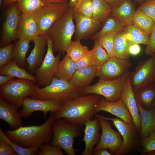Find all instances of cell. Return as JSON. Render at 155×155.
Masks as SVG:
<instances>
[{
  "label": "cell",
  "instance_id": "obj_15",
  "mask_svg": "<svg viewBox=\"0 0 155 155\" xmlns=\"http://www.w3.org/2000/svg\"><path fill=\"white\" fill-rule=\"evenodd\" d=\"M21 13L16 3L8 7L2 25L1 47L7 45L17 39V31Z\"/></svg>",
  "mask_w": 155,
  "mask_h": 155
},
{
  "label": "cell",
  "instance_id": "obj_25",
  "mask_svg": "<svg viewBox=\"0 0 155 155\" xmlns=\"http://www.w3.org/2000/svg\"><path fill=\"white\" fill-rule=\"evenodd\" d=\"M137 101L144 109L149 110L155 108V83L145 86L134 91Z\"/></svg>",
  "mask_w": 155,
  "mask_h": 155
},
{
  "label": "cell",
  "instance_id": "obj_12",
  "mask_svg": "<svg viewBox=\"0 0 155 155\" xmlns=\"http://www.w3.org/2000/svg\"><path fill=\"white\" fill-rule=\"evenodd\" d=\"M95 116L98 118L102 133L100 140L93 150L100 148L107 149L109 150L112 155H116L123 142L121 134L119 131H115L112 128L108 120L101 117L98 115L96 114Z\"/></svg>",
  "mask_w": 155,
  "mask_h": 155
},
{
  "label": "cell",
  "instance_id": "obj_26",
  "mask_svg": "<svg viewBox=\"0 0 155 155\" xmlns=\"http://www.w3.org/2000/svg\"><path fill=\"white\" fill-rule=\"evenodd\" d=\"M132 44L129 33L124 30L118 32L114 41L115 57L122 59L129 58L130 56L129 48Z\"/></svg>",
  "mask_w": 155,
  "mask_h": 155
},
{
  "label": "cell",
  "instance_id": "obj_20",
  "mask_svg": "<svg viewBox=\"0 0 155 155\" xmlns=\"http://www.w3.org/2000/svg\"><path fill=\"white\" fill-rule=\"evenodd\" d=\"M94 110L97 113L100 111L110 113L119 117L127 123L133 122L132 117L120 99L115 102H109L102 97L95 105Z\"/></svg>",
  "mask_w": 155,
  "mask_h": 155
},
{
  "label": "cell",
  "instance_id": "obj_53",
  "mask_svg": "<svg viewBox=\"0 0 155 155\" xmlns=\"http://www.w3.org/2000/svg\"><path fill=\"white\" fill-rule=\"evenodd\" d=\"M68 0H44L46 3H69V1H68Z\"/></svg>",
  "mask_w": 155,
  "mask_h": 155
},
{
  "label": "cell",
  "instance_id": "obj_44",
  "mask_svg": "<svg viewBox=\"0 0 155 155\" xmlns=\"http://www.w3.org/2000/svg\"><path fill=\"white\" fill-rule=\"evenodd\" d=\"M138 8L155 22V0H146Z\"/></svg>",
  "mask_w": 155,
  "mask_h": 155
},
{
  "label": "cell",
  "instance_id": "obj_9",
  "mask_svg": "<svg viewBox=\"0 0 155 155\" xmlns=\"http://www.w3.org/2000/svg\"><path fill=\"white\" fill-rule=\"evenodd\" d=\"M46 38L47 50L44 59L34 72L39 87H44L51 84L57 71L61 54L59 53L57 56L54 55L52 41L47 35Z\"/></svg>",
  "mask_w": 155,
  "mask_h": 155
},
{
  "label": "cell",
  "instance_id": "obj_58",
  "mask_svg": "<svg viewBox=\"0 0 155 155\" xmlns=\"http://www.w3.org/2000/svg\"><path fill=\"white\" fill-rule=\"evenodd\" d=\"M154 131L155 132V126L154 130Z\"/></svg>",
  "mask_w": 155,
  "mask_h": 155
},
{
  "label": "cell",
  "instance_id": "obj_19",
  "mask_svg": "<svg viewBox=\"0 0 155 155\" xmlns=\"http://www.w3.org/2000/svg\"><path fill=\"white\" fill-rule=\"evenodd\" d=\"M40 35L38 25L32 14L21 13L17 31V38L33 41Z\"/></svg>",
  "mask_w": 155,
  "mask_h": 155
},
{
  "label": "cell",
  "instance_id": "obj_40",
  "mask_svg": "<svg viewBox=\"0 0 155 155\" xmlns=\"http://www.w3.org/2000/svg\"><path fill=\"white\" fill-rule=\"evenodd\" d=\"M71 8L73 12L78 13L87 17H92V0H78L76 4Z\"/></svg>",
  "mask_w": 155,
  "mask_h": 155
},
{
  "label": "cell",
  "instance_id": "obj_14",
  "mask_svg": "<svg viewBox=\"0 0 155 155\" xmlns=\"http://www.w3.org/2000/svg\"><path fill=\"white\" fill-rule=\"evenodd\" d=\"M61 103L54 100H43L27 97L24 100L21 108L19 111L22 117L27 118L35 111H41L45 117L50 112L51 114L55 113L63 107Z\"/></svg>",
  "mask_w": 155,
  "mask_h": 155
},
{
  "label": "cell",
  "instance_id": "obj_45",
  "mask_svg": "<svg viewBox=\"0 0 155 155\" xmlns=\"http://www.w3.org/2000/svg\"><path fill=\"white\" fill-rule=\"evenodd\" d=\"M75 62L77 69L94 65L92 49L89 50Z\"/></svg>",
  "mask_w": 155,
  "mask_h": 155
},
{
  "label": "cell",
  "instance_id": "obj_41",
  "mask_svg": "<svg viewBox=\"0 0 155 155\" xmlns=\"http://www.w3.org/2000/svg\"><path fill=\"white\" fill-rule=\"evenodd\" d=\"M14 44L12 43L0 48V68L13 59Z\"/></svg>",
  "mask_w": 155,
  "mask_h": 155
},
{
  "label": "cell",
  "instance_id": "obj_52",
  "mask_svg": "<svg viewBox=\"0 0 155 155\" xmlns=\"http://www.w3.org/2000/svg\"><path fill=\"white\" fill-rule=\"evenodd\" d=\"M19 0H3L2 5L4 7H8Z\"/></svg>",
  "mask_w": 155,
  "mask_h": 155
},
{
  "label": "cell",
  "instance_id": "obj_3",
  "mask_svg": "<svg viewBox=\"0 0 155 155\" xmlns=\"http://www.w3.org/2000/svg\"><path fill=\"white\" fill-rule=\"evenodd\" d=\"M83 96L80 88L69 81L54 76L48 86L41 88L38 86L30 96L35 99L55 100L63 105Z\"/></svg>",
  "mask_w": 155,
  "mask_h": 155
},
{
  "label": "cell",
  "instance_id": "obj_5",
  "mask_svg": "<svg viewBox=\"0 0 155 155\" xmlns=\"http://www.w3.org/2000/svg\"><path fill=\"white\" fill-rule=\"evenodd\" d=\"M81 127L69 123L64 118L56 119L52 125L53 136L51 144L59 147L68 155H75L74 139L81 134Z\"/></svg>",
  "mask_w": 155,
  "mask_h": 155
},
{
  "label": "cell",
  "instance_id": "obj_16",
  "mask_svg": "<svg viewBox=\"0 0 155 155\" xmlns=\"http://www.w3.org/2000/svg\"><path fill=\"white\" fill-rule=\"evenodd\" d=\"M73 13L75 22L74 32L75 40H81L90 38L97 32L101 21L92 17H87L78 13Z\"/></svg>",
  "mask_w": 155,
  "mask_h": 155
},
{
  "label": "cell",
  "instance_id": "obj_7",
  "mask_svg": "<svg viewBox=\"0 0 155 155\" xmlns=\"http://www.w3.org/2000/svg\"><path fill=\"white\" fill-rule=\"evenodd\" d=\"M130 71L118 78L111 80L99 79L98 82L92 86L80 89L83 95L95 94L103 96L109 102L117 101L121 95Z\"/></svg>",
  "mask_w": 155,
  "mask_h": 155
},
{
  "label": "cell",
  "instance_id": "obj_47",
  "mask_svg": "<svg viewBox=\"0 0 155 155\" xmlns=\"http://www.w3.org/2000/svg\"><path fill=\"white\" fill-rule=\"evenodd\" d=\"M13 148L6 141L0 138V155H17Z\"/></svg>",
  "mask_w": 155,
  "mask_h": 155
},
{
  "label": "cell",
  "instance_id": "obj_24",
  "mask_svg": "<svg viewBox=\"0 0 155 155\" xmlns=\"http://www.w3.org/2000/svg\"><path fill=\"white\" fill-rule=\"evenodd\" d=\"M135 11L132 0H124L118 6L112 9L111 15L128 26L133 24Z\"/></svg>",
  "mask_w": 155,
  "mask_h": 155
},
{
  "label": "cell",
  "instance_id": "obj_37",
  "mask_svg": "<svg viewBox=\"0 0 155 155\" xmlns=\"http://www.w3.org/2000/svg\"><path fill=\"white\" fill-rule=\"evenodd\" d=\"M21 13H31L46 3L44 0H19L16 2Z\"/></svg>",
  "mask_w": 155,
  "mask_h": 155
},
{
  "label": "cell",
  "instance_id": "obj_46",
  "mask_svg": "<svg viewBox=\"0 0 155 155\" xmlns=\"http://www.w3.org/2000/svg\"><path fill=\"white\" fill-rule=\"evenodd\" d=\"M144 52L146 55L150 56H152L155 53V24Z\"/></svg>",
  "mask_w": 155,
  "mask_h": 155
},
{
  "label": "cell",
  "instance_id": "obj_28",
  "mask_svg": "<svg viewBox=\"0 0 155 155\" xmlns=\"http://www.w3.org/2000/svg\"><path fill=\"white\" fill-rule=\"evenodd\" d=\"M0 75L30 80L36 83L37 82L35 76L32 75L25 69L19 66L13 59L0 68Z\"/></svg>",
  "mask_w": 155,
  "mask_h": 155
},
{
  "label": "cell",
  "instance_id": "obj_54",
  "mask_svg": "<svg viewBox=\"0 0 155 155\" xmlns=\"http://www.w3.org/2000/svg\"><path fill=\"white\" fill-rule=\"evenodd\" d=\"M78 0H69V3L71 8L73 7L77 3Z\"/></svg>",
  "mask_w": 155,
  "mask_h": 155
},
{
  "label": "cell",
  "instance_id": "obj_21",
  "mask_svg": "<svg viewBox=\"0 0 155 155\" xmlns=\"http://www.w3.org/2000/svg\"><path fill=\"white\" fill-rule=\"evenodd\" d=\"M33 41L34 47L26 58L27 69L29 73L31 74L34 73L44 59L45 49L47 46L46 35H40Z\"/></svg>",
  "mask_w": 155,
  "mask_h": 155
},
{
  "label": "cell",
  "instance_id": "obj_33",
  "mask_svg": "<svg viewBox=\"0 0 155 155\" xmlns=\"http://www.w3.org/2000/svg\"><path fill=\"white\" fill-rule=\"evenodd\" d=\"M92 17L102 22L111 14L112 8L105 0H92Z\"/></svg>",
  "mask_w": 155,
  "mask_h": 155
},
{
  "label": "cell",
  "instance_id": "obj_39",
  "mask_svg": "<svg viewBox=\"0 0 155 155\" xmlns=\"http://www.w3.org/2000/svg\"><path fill=\"white\" fill-rule=\"evenodd\" d=\"M94 40V45L92 49L94 65L99 67L106 61L110 57L105 50L102 47L96 40Z\"/></svg>",
  "mask_w": 155,
  "mask_h": 155
},
{
  "label": "cell",
  "instance_id": "obj_4",
  "mask_svg": "<svg viewBox=\"0 0 155 155\" xmlns=\"http://www.w3.org/2000/svg\"><path fill=\"white\" fill-rule=\"evenodd\" d=\"M73 19V13L70 8L48 30L46 35L52 41L54 51L61 53L65 52L66 47L75 32Z\"/></svg>",
  "mask_w": 155,
  "mask_h": 155
},
{
  "label": "cell",
  "instance_id": "obj_31",
  "mask_svg": "<svg viewBox=\"0 0 155 155\" xmlns=\"http://www.w3.org/2000/svg\"><path fill=\"white\" fill-rule=\"evenodd\" d=\"M155 22L139 8L136 10L133 24L136 27L150 36Z\"/></svg>",
  "mask_w": 155,
  "mask_h": 155
},
{
  "label": "cell",
  "instance_id": "obj_36",
  "mask_svg": "<svg viewBox=\"0 0 155 155\" xmlns=\"http://www.w3.org/2000/svg\"><path fill=\"white\" fill-rule=\"evenodd\" d=\"M118 32L106 33L98 36L94 39L96 40L102 47L105 50L110 57H115L114 41L115 36Z\"/></svg>",
  "mask_w": 155,
  "mask_h": 155
},
{
  "label": "cell",
  "instance_id": "obj_35",
  "mask_svg": "<svg viewBox=\"0 0 155 155\" xmlns=\"http://www.w3.org/2000/svg\"><path fill=\"white\" fill-rule=\"evenodd\" d=\"M124 30L129 34L132 44L147 45L148 43L150 36L136 27L133 24L127 26Z\"/></svg>",
  "mask_w": 155,
  "mask_h": 155
},
{
  "label": "cell",
  "instance_id": "obj_38",
  "mask_svg": "<svg viewBox=\"0 0 155 155\" xmlns=\"http://www.w3.org/2000/svg\"><path fill=\"white\" fill-rule=\"evenodd\" d=\"M0 138L2 139L8 143L18 155H38L39 148H26L20 146L11 140L3 131L1 128H0Z\"/></svg>",
  "mask_w": 155,
  "mask_h": 155
},
{
  "label": "cell",
  "instance_id": "obj_27",
  "mask_svg": "<svg viewBox=\"0 0 155 155\" xmlns=\"http://www.w3.org/2000/svg\"><path fill=\"white\" fill-rule=\"evenodd\" d=\"M136 102L141 121L139 134L140 139H142L148 137L154 130L155 126V108L150 110H146Z\"/></svg>",
  "mask_w": 155,
  "mask_h": 155
},
{
  "label": "cell",
  "instance_id": "obj_42",
  "mask_svg": "<svg viewBox=\"0 0 155 155\" xmlns=\"http://www.w3.org/2000/svg\"><path fill=\"white\" fill-rule=\"evenodd\" d=\"M139 142L143 148L142 155L155 151V132L153 131L148 137L141 139Z\"/></svg>",
  "mask_w": 155,
  "mask_h": 155
},
{
  "label": "cell",
  "instance_id": "obj_13",
  "mask_svg": "<svg viewBox=\"0 0 155 155\" xmlns=\"http://www.w3.org/2000/svg\"><path fill=\"white\" fill-rule=\"evenodd\" d=\"M132 66L129 59H122L116 57L110 58L98 67L96 76L106 80L118 78L129 72Z\"/></svg>",
  "mask_w": 155,
  "mask_h": 155
},
{
  "label": "cell",
  "instance_id": "obj_6",
  "mask_svg": "<svg viewBox=\"0 0 155 155\" xmlns=\"http://www.w3.org/2000/svg\"><path fill=\"white\" fill-rule=\"evenodd\" d=\"M33 81L18 78L0 86V97L18 109L21 107L24 98L30 96L37 86Z\"/></svg>",
  "mask_w": 155,
  "mask_h": 155
},
{
  "label": "cell",
  "instance_id": "obj_23",
  "mask_svg": "<svg viewBox=\"0 0 155 155\" xmlns=\"http://www.w3.org/2000/svg\"><path fill=\"white\" fill-rule=\"evenodd\" d=\"M97 68V67L93 65L77 69L69 82L72 85L80 89L89 86L96 76Z\"/></svg>",
  "mask_w": 155,
  "mask_h": 155
},
{
  "label": "cell",
  "instance_id": "obj_48",
  "mask_svg": "<svg viewBox=\"0 0 155 155\" xmlns=\"http://www.w3.org/2000/svg\"><path fill=\"white\" fill-rule=\"evenodd\" d=\"M141 49L140 46L137 44H133L129 47V50L130 55L136 56L140 52Z\"/></svg>",
  "mask_w": 155,
  "mask_h": 155
},
{
  "label": "cell",
  "instance_id": "obj_55",
  "mask_svg": "<svg viewBox=\"0 0 155 155\" xmlns=\"http://www.w3.org/2000/svg\"><path fill=\"white\" fill-rule=\"evenodd\" d=\"M146 0H133L134 2L140 4Z\"/></svg>",
  "mask_w": 155,
  "mask_h": 155
},
{
  "label": "cell",
  "instance_id": "obj_49",
  "mask_svg": "<svg viewBox=\"0 0 155 155\" xmlns=\"http://www.w3.org/2000/svg\"><path fill=\"white\" fill-rule=\"evenodd\" d=\"M108 149L105 148H100L94 150L93 155H111Z\"/></svg>",
  "mask_w": 155,
  "mask_h": 155
},
{
  "label": "cell",
  "instance_id": "obj_29",
  "mask_svg": "<svg viewBox=\"0 0 155 155\" xmlns=\"http://www.w3.org/2000/svg\"><path fill=\"white\" fill-rule=\"evenodd\" d=\"M30 41L27 40L19 39L14 44L13 51V59L19 66L25 69L28 67L26 56Z\"/></svg>",
  "mask_w": 155,
  "mask_h": 155
},
{
  "label": "cell",
  "instance_id": "obj_34",
  "mask_svg": "<svg viewBox=\"0 0 155 155\" xmlns=\"http://www.w3.org/2000/svg\"><path fill=\"white\" fill-rule=\"evenodd\" d=\"M89 51L88 46L82 45L80 40H71L67 46L65 52L73 61L76 62Z\"/></svg>",
  "mask_w": 155,
  "mask_h": 155
},
{
  "label": "cell",
  "instance_id": "obj_1",
  "mask_svg": "<svg viewBox=\"0 0 155 155\" xmlns=\"http://www.w3.org/2000/svg\"><path fill=\"white\" fill-rule=\"evenodd\" d=\"M56 120L54 113H52L43 124L20 127L16 129H9L4 132L12 141L26 148L38 147L52 141L53 133L52 127Z\"/></svg>",
  "mask_w": 155,
  "mask_h": 155
},
{
  "label": "cell",
  "instance_id": "obj_18",
  "mask_svg": "<svg viewBox=\"0 0 155 155\" xmlns=\"http://www.w3.org/2000/svg\"><path fill=\"white\" fill-rule=\"evenodd\" d=\"M92 120L85 123L84 135L82 140L85 143V148L81 155H93L94 146L99 142L101 136L99 133L101 128L98 118L96 116Z\"/></svg>",
  "mask_w": 155,
  "mask_h": 155
},
{
  "label": "cell",
  "instance_id": "obj_30",
  "mask_svg": "<svg viewBox=\"0 0 155 155\" xmlns=\"http://www.w3.org/2000/svg\"><path fill=\"white\" fill-rule=\"evenodd\" d=\"M76 70V62L66 54L60 61L55 77L69 82Z\"/></svg>",
  "mask_w": 155,
  "mask_h": 155
},
{
  "label": "cell",
  "instance_id": "obj_32",
  "mask_svg": "<svg viewBox=\"0 0 155 155\" xmlns=\"http://www.w3.org/2000/svg\"><path fill=\"white\" fill-rule=\"evenodd\" d=\"M104 22L101 29L91 36V39L94 40L97 37L106 33L124 30L127 26L111 15L106 19Z\"/></svg>",
  "mask_w": 155,
  "mask_h": 155
},
{
  "label": "cell",
  "instance_id": "obj_10",
  "mask_svg": "<svg viewBox=\"0 0 155 155\" xmlns=\"http://www.w3.org/2000/svg\"><path fill=\"white\" fill-rule=\"evenodd\" d=\"M134 91L155 82V53L138 63L134 71L129 74Z\"/></svg>",
  "mask_w": 155,
  "mask_h": 155
},
{
  "label": "cell",
  "instance_id": "obj_11",
  "mask_svg": "<svg viewBox=\"0 0 155 155\" xmlns=\"http://www.w3.org/2000/svg\"><path fill=\"white\" fill-rule=\"evenodd\" d=\"M99 115L107 120L112 121L123 138V144L116 155H124L130 153L136 146L138 141V133L134 122L127 123L117 117L111 118Z\"/></svg>",
  "mask_w": 155,
  "mask_h": 155
},
{
  "label": "cell",
  "instance_id": "obj_56",
  "mask_svg": "<svg viewBox=\"0 0 155 155\" xmlns=\"http://www.w3.org/2000/svg\"><path fill=\"white\" fill-rule=\"evenodd\" d=\"M146 155H155V151H152L149 152Z\"/></svg>",
  "mask_w": 155,
  "mask_h": 155
},
{
  "label": "cell",
  "instance_id": "obj_17",
  "mask_svg": "<svg viewBox=\"0 0 155 155\" xmlns=\"http://www.w3.org/2000/svg\"><path fill=\"white\" fill-rule=\"evenodd\" d=\"M121 99L131 114L138 133L139 134L141 128V119L129 74L123 88Z\"/></svg>",
  "mask_w": 155,
  "mask_h": 155
},
{
  "label": "cell",
  "instance_id": "obj_8",
  "mask_svg": "<svg viewBox=\"0 0 155 155\" xmlns=\"http://www.w3.org/2000/svg\"><path fill=\"white\" fill-rule=\"evenodd\" d=\"M70 8L69 3H46L31 13L37 23L40 35H46L53 24Z\"/></svg>",
  "mask_w": 155,
  "mask_h": 155
},
{
  "label": "cell",
  "instance_id": "obj_22",
  "mask_svg": "<svg viewBox=\"0 0 155 155\" xmlns=\"http://www.w3.org/2000/svg\"><path fill=\"white\" fill-rule=\"evenodd\" d=\"M18 109L0 97V119L7 122L12 130L22 126V117Z\"/></svg>",
  "mask_w": 155,
  "mask_h": 155
},
{
  "label": "cell",
  "instance_id": "obj_57",
  "mask_svg": "<svg viewBox=\"0 0 155 155\" xmlns=\"http://www.w3.org/2000/svg\"><path fill=\"white\" fill-rule=\"evenodd\" d=\"M3 0H0V6L2 4V2H3Z\"/></svg>",
  "mask_w": 155,
  "mask_h": 155
},
{
  "label": "cell",
  "instance_id": "obj_51",
  "mask_svg": "<svg viewBox=\"0 0 155 155\" xmlns=\"http://www.w3.org/2000/svg\"><path fill=\"white\" fill-rule=\"evenodd\" d=\"M112 9L118 6L124 0H105Z\"/></svg>",
  "mask_w": 155,
  "mask_h": 155
},
{
  "label": "cell",
  "instance_id": "obj_50",
  "mask_svg": "<svg viewBox=\"0 0 155 155\" xmlns=\"http://www.w3.org/2000/svg\"><path fill=\"white\" fill-rule=\"evenodd\" d=\"M15 79V78L9 76L0 75V86L2 85L8 81Z\"/></svg>",
  "mask_w": 155,
  "mask_h": 155
},
{
  "label": "cell",
  "instance_id": "obj_43",
  "mask_svg": "<svg viewBox=\"0 0 155 155\" xmlns=\"http://www.w3.org/2000/svg\"><path fill=\"white\" fill-rule=\"evenodd\" d=\"M61 148L49 143L44 144L39 148L38 155H64Z\"/></svg>",
  "mask_w": 155,
  "mask_h": 155
},
{
  "label": "cell",
  "instance_id": "obj_2",
  "mask_svg": "<svg viewBox=\"0 0 155 155\" xmlns=\"http://www.w3.org/2000/svg\"><path fill=\"white\" fill-rule=\"evenodd\" d=\"M101 97L98 94H90L67 102L54 114L56 119L64 118L69 123L82 127L87 121L94 119L97 113L95 106Z\"/></svg>",
  "mask_w": 155,
  "mask_h": 155
}]
</instances>
